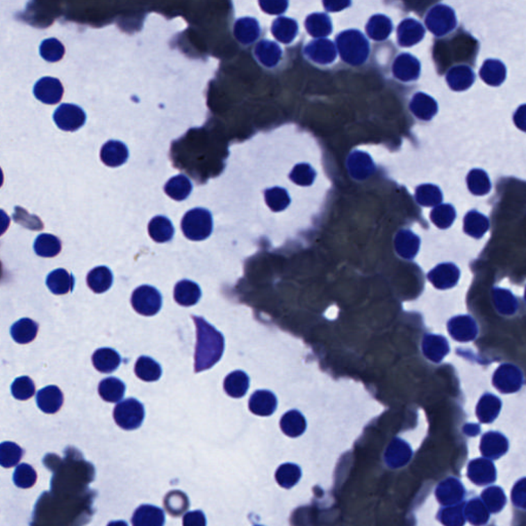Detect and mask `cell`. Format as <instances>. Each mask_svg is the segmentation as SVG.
Returning a JSON list of instances; mask_svg holds the SVG:
<instances>
[{"label":"cell","instance_id":"6da1fadb","mask_svg":"<svg viewBox=\"0 0 526 526\" xmlns=\"http://www.w3.org/2000/svg\"><path fill=\"white\" fill-rule=\"evenodd\" d=\"M197 328V345L195 351V372L212 368L222 357L224 337L210 325L204 318L192 315Z\"/></svg>","mask_w":526,"mask_h":526},{"label":"cell","instance_id":"7a4b0ae2","mask_svg":"<svg viewBox=\"0 0 526 526\" xmlns=\"http://www.w3.org/2000/svg\"><path fill=\"white\" fill-rule=\"evenodd\" d=\"M183 235L190 240L208 239L213 231L211 212L203 208H195L186 212L181 221Z\"/></svg>","mask_w":526,"mask_h":526},{"label":"cell","instance_id":"3957f363","mask_svg":"<svg viewBox=\"0 0 526 526\" xmlns=\"http://www.w3.org/2000/svg\"><path fill=\"white\" fill-rule=\"evenodd\" d=\"M145 411L142 403L137 399H126L115 406L113 418L117 426L124 430H136L142 425Z\"/></svg>","mask_w":526,"mask_h":526},{"label":"cell","instance_id":"277c9868","mask_svg":"<svg viewBox=\"0 0 526 526\" xmlns=\"http://www.w3.org/2000/svg\"><path fill=\"white\" fill-rule=\"evenodd\" d=\"M131 302L137 313L146 317H151L162 309V294L154 287L142 285L133 292Z\"/></svg>","mask_w":526,"mask_h":526},{"label":"cell","instance_id":"5b68a950","mask_svg":"<svg viewBox=\"0 0 526 526\" xmlns=\"http://www.w3.org/2000/svg\"><path fill=\"white\" fill-rule=\"evenodd\" d=\"M426 24L436 36H443L454 30L457 19L450 6L438 4L427 15Z\"/></svg>","mask_w":526,"mask_h":526},{"label":"cell","instance_id":"8992f818","mask_svg":"<svg viewBox=\"0 0 526 526\" xmlns=\"http://www.w3.org/2000/svg\"><path fill=\"white\" fill-rule=\"evenodd\" d=\"M525 377L523 371L512 364H502L495 370L493 384L504 394L518 392L523 386Z\"/></svg>","mask_w":526,"mask_h":526},{"label":"cell","instance_id":"52a82bcc","mask_svg":"<svg viewBox=\"0 0 526 526\" xmlns=\"http://www.w3.org/2000/svg\"><path fill=\"white\" fill-rule=\"evenodd\" d=\"M54 122L58 128L66 132L77 131L85 124L87 115L85 111L74 104H61L54 113Z\"/></svg>","mask_w":526,"mask_h":526},{"label":"cell","instance_id":"ba28073f","mask_svg":"<svg viewBox=\"0 0 526 526\" xmlns=\"http://www.w3.org/2000/svg\"><path fill=\"white\" fill-rule=\"evenodd\" d=\"M447 329L452 338L461 343L474 340L478 335V326L471 315H457L450 320Z\"/></svg>","mask_w":526,"mask_h":526},{"label":"cell","instance_id":"9c48e42d","mask_svg":"<svg viewBox=\"0 0 526 526\" xmlns=\"http://www.w3.org/2000/svg\"><path fill=\"white\" fill-rule=\"evenodd\" d=\"M63 93L61 81L54 77H42L34 85V96L44 104H57L61 100Z\"/></svg>","mask_w":526,"mask_h":526},{"label":"cell","instance_id":"30bf717a","mask_svg":"<svg viewBox=\"0 0 526 526\" xmlns=\"http://www.w3.org/2000/svg\"><path fill=\"white\" fill-rule=\"evenodd\" d=\"M459 268L454 263H442L428 274L429 281L437 289L445 290L454 287L459 280Z\"/></svg>","mask_w":526,"mask_h":526},{"label":"cell","instance_id":"8fae6325","mask_svg":"<svg viewBox=\"0 0 526 526\" xmlns=\"http://www.w3.org/2000/svg\"><path fill=\"white\" fill-rule=\"evenodd\" d=\"M422 351L427 359L440 363L450 353V345L441 335L426 334L422 338Z\"/></svg>","mask_w":526,"mask_h":526},{"label":"cell","instance_id":"7c38bea8","mask_svg":"<svg viewBox=\"0 0 526 526\" xmlns=\"http://www.w3.org/2000/svg\"><path fill=\"white\" fill-rule=\"evenodd\" d=\"M412 455V450L404 440L395 438L384 452V461L392 469L406 465Z\"/></svg>","mask_w":526,"mask_h":526},{"label":"cell","instance_id":"4fadbf2b","mask_svg":"<svg viewBox=\"0 0 526 526\" xmlns=\"http://www.w3.org/2000/svg\"><path fill=\"white\" fill-rule=\"evenodd\" d=\"M63 393L56 386H46L36 395L38 406L44 413L54 414L59 411L63 405Z\"/></svg>","mask_w":526,"mask_h":526},{"label":"cell","instance_id":"5bb4252c","mask_svg":"<svg viewBox=\"0 0 526 526\" xmlns=\"http://www.w3.org/2000/svg\"><path fill=\"white\" fill-rule=\"evenodd\" d=\"M101 161L108 167H120L126 164L129 158V149L126 144L117 140H110L104 144L101 149Z\"/></svg>","mask_w":526,"mask_h":526},{"label":"cell","instance_id":"9a60e30c","mask_svg":"<svg viewBox=\"0 0 526 526\" xmlns=\"http://www.w3.org/2000/svg\"><path fill=\"white\" fill-rule=\"evenodd\" d=\"M277 406L278 400L270 391H256L249 400V409L256 416H272L276 411Z\"/></svg>","mask_w":526,"mask_h":526},{"label":"cell","instance_id":"2e32d148","mask_svg":"<svg viewBox=\"0 0 526 526\" xmlns=\"http://www.w3.org/2000/svg\"><path fill=\"white\" fill-rule=\"evenodd\" d=\"M202 297L201 287L190 280H181L174 288V299L182 306L197 304Z\"/></svg>","mask_w":526,"mask_h":526},{"label":"cell","instance_id":"e0dca14e","mask_svg":"<svg viewBox=\"0 0 526 526\" xmlns=\"http://www.w3.org/2000/svg\"><path fill=\"white\" fill-rule=\"evenodd\" d=\"M446 81L450 89L454 91H466L471 88L475 81V73L470 66H454L446 74Z\"/></svg>","mask_w":526,"mask_h":526},{"label":"cell","instance_id":"ac0fdd59","mask_svg":"<svg viewBox=\"0 0 526 526\" xmlns=\"http://www.w3.org/2000/svg\"><path fill=\"white\" fill-rule=\"evenodd\" d=\"M132 523L133 526H164V511L151 504H142L135 511Z\"/></svg>","mask_w":526,"mask_h":526},{"label":"cell","instance_id":"d6986e66","mask_svg":"<svg viewBox=\"0 0 526 526\" xmlns=\"http://www.w3.org/2000/svg\"><path fill=\"white\" fill-rule=\"evenodd\" d=\"M420 240L410 231H401L395 239V249L402 258L413 259L420 250Z\"/></svg>","mask_w":526,"mask_h":526},{"label":"cell","instance_id":"ffe728a7","mask_svg":"<svg viewBox=\"0 0 526 526\" xmlns=\"http://www.w3.org/2000/svg\"><path fill=\"white\" fill-rule=\"evenodd\" d=\"M94 366L99 372L111 373L119 368L122 358L115 350L110 347H102L97 350L92 357Z\"/></svg>","mask_w":526,"mask_h":526},{"label":"cell","instance_id":"44dd1931","mask_svg":"<svg viewBox=\"0 0 526 526\" xmlns=\"http://www.w3.org/2000/svg\"><path fill=\"white\" fill-rule=\"evenodd\" d=\"M47 286L54 294L64 295L72 291L74 278L64 268H58L49 274L47 278Z\"/></svg>","mask_w":526,"mask_h":526},{"label":"cell","instance_id":"7402d4cb","mask_svg":"<svg viewBox=\"0 0 526 526\" xmlns=\"http://www.w3.org/2000/svg\"><path fill=\"white\" fill-rule=\"evenodd\" d=\"M87 283L92 291L104 293L113 286V272L107 266H97L88 274Z\"/></svg>","mask_w":526,"mask_h":526},{"label":"cell","instance_id":"603a6c76","mask_svg":"<svg viewBox=\"0 0 526 526\" xmlns=\"http://www.w3.org/2000/svg\"><path fill=\"white\" fill-rule=\"evenodd\" d=\"M506 66L499 60H486L480 69L481 79L493 87L501 85L506 79Z\"/></svg>","mask_w":526,"mask_h":526},{"label":"cell","instance_id":"cb8c5ba5","mask_svg":"<svg viewBox=\"0 0 526 526\" xmlns=\"http://www.w3.org/2000/svg\"><path fill=\"white\" fill-rule=\"evenodd\" d=\"M148 233L156 243H167L173 239L175 229L166 216L154 217L148 224Z\"/></svg>","mask_w":526,"mask_h":526},{"label":"cell","instance_id":"d4e9b609","mask_svg":"<svg viewBox=\"0 0 526 526\" xmlns=\"http://www.w3.org/2000/svg\"><path fill=\"white\" fill-rule=\"evenodd\" d=\"M249 386H250V379L244 371L237 370L229 373L224 379V391L229 396L233 398L239 399L247 394Z\"/></svg>","mask_w":526,"mask_h":526},{"label":"cell","instance_id":"484cf974","mask_svg":"<svg viewBox=\"0 0 526 526\" xmlns=\"http://www.w3.org/2000/svg\"><path fill=\"white\" fill-rule=\"evenodd\" d=\"M99 395L109 403L120 402L126 394V384L117 377H107L98 386Z\"/></svg>","mask_w":526,"mask_h":526},{"label":"cell","instance_id":"4316f807","mask_svg":"<svg viewBox=\"0 0 526 526\" xmlns=\"http://www.w3.org/2000/svg\"><path fill=\"white\" fill-rule=\"evenodd\" d=\"M164 190L171 199L178 202L184 201L192 192V183L188 176L180 174L175 177H172L167 182Z\"/></svg>","mask_w":526,"mask_h":526},{"label":"cell","instance_id":"83f0119b","mask_svg":"<svg viewBox=\"0 0 526 526\" xmlns=\"http://www.w3.org/2000/svg\"><path fill=\"white\" fill-rule=\"evenodd\" d=\"M38 332V324L29 318L19 320L10 328V335L20 345L31 343Z\"/></svg>","mask_w":526,"mask_h":526},{"label":"cell","instance_id":"f1b7e54d","mask_svg":"<svg viewBox=\"0 0 526 526\" xmlns=\"http://www.w3.org/2000/svg\"><path fill=\"white\" fill-rule=\"evenodd\" d=\"M489 229V220L486 216L472 210L463 219V231L467 235L481 239Z\"/></svg>","mask_w":526,"mask_h":526},{"label":"cell","instance_id":"f546056e","mask_svg":"<svg viewBox=\"0 0 526 526\" xmlns=\"http://www.w3.org/2000/svg\"><path fill=\"white\" fill-rule=\"evenodd\" d=\"M280 426L287 436L296 438L306 432V420L297 410H290L281 418Z\"/></svg>","mask_w":526,"mask_h":526},{"label":"cell","instance_id":"4dcf8cb0","mask_svg":"<svg viewBox=\"0 0 526 526\" xmlns=\"http://www.w3.org/2000/svg\"><path fill=\"white\" fill-rule=\"evenodd\" d=\"M135 373L141 381L152 383L162 377V367L152 358L142 356L135 364Z\"/></svg>","mask_w":526,"mask_h":526},{"label":"cell","instance_id":"1f68e13d","mask_svg":"<svg viewBox=\"0 0 526 526\" xmlns=\"http://www.w3.org/2000/svg\"><path fill=\"white\" fill-rule=\"evenodd\" d=\"M493 304L501 315H512L518 310V302L512 292L502 288L493 290Z\"/></svg>","mask_w":526,"mask_h":526},{"label":"cell","instance_id":"d6a6232c","mask_svg":"<svg viewBox=\"0 0 526 526\" xmlns=\"http://www.w3.org/2000/svg\"><path fill=\"white\" fill-rule=\"evenodd\" d=\"M62 244L59 238L49 233H42L34 242V251L40 257L57 256L61 252Z\"/></svg>","mask_w":526,"mask_h":526},{"label":"cell","instance_id":"836d02e7","mask_svg":"<svg viewBox=\"0 0 526 526\" xmlns=\"http://www.w3.org/2000/svg\"><path fill=\"white\" fill-rule=\"evenodd\" d=\"M502 402L497 396L485 394L479 401L477 414L481 422H491L497 418L501 410Z\"/></svg>","mask_w":526,"mask_h":526},{"label":"cell","instance_id":"e575fe53","mask_svg":"<svg viewBox=\"0 0 526 526\" xmlns=\"http://www.w3.org/2000/svg\"><path fill=\"white\" fill-rule=\"evenodd\" d=\"M468 188L475 195H487L491 190V182L486 172L474 169L467 176Z\"/></svg>","mask_w":526,"mask_h":526},{"label":"cell","instance_id":"d590c367","mask_svg":"<svg viewBox=\"0 0 526 526\" xmlns=\"http://www.w3.org/2000/svg\"><path fill=\"white\" fill-rule=\"evenodd\" d=\"M412 110L420 120H430L437 113L438 105L431 97L418 94L412 102Z\"/></svg>","mask_w":526,"mask_h":526},{"label":"cell","instance_id":"8d00e7d4","mask_svg":"<svg viewBox=\"0 0 526 526\" xmlns=\"http://www.w3.org/2000/svg\"><path fill=\"white\" fill-rule=\"evenodd\" d=\"M302 477V469L295 463H284L276 472V480L284 488H291Z\"/></svg>","mask_w":526,"mask_h":526},{"label":"cell","instance_id":"74e56055","mask_svg":"<svg viewBox=\"0 0 526 526\" xmlns=\"http://www.w3.org/2000/svg\"><path fill=\"white\" fill-rule=\"evenodd\" d=\"M457 217V212L454 206L450 204L440 205L431 212V220L436 227L441 229H446L452 227Z\"/></svg>","mask_w":526,"mask_h":526},{"label":"cell","instance_id":"f35d334b","mask_svg":"<svg viewBox=\"0 0 526 526\" xmlns=\"http://www.w3.org/2000/svg\"><path fill=\"white\" fill-rule=\"evenodd\" d=\"M40 53L46 61L55 63L63 58L65 48L57 38H49V40H44L40 44Z\"/></svg>","mask_w":526,"mask_h":526},{"label":"cell","instance_id":"ab89813d","mask_svg":"<svg viewBox=\"0 0 526 526\" xmlns=\"http://www.w3.org/2000/svg\"><path fill=\"white\" fill-rule=\"evenodd\" d=\"M22 457V448L13 442H4L0 446V463L3 468L14 467Z\"/></svg>","mask_w":526,"mask_h":526},{"label":"cell","instance_id":"60d3db41","mask_svg":"<svg viewBox=\"0 0 526 526\" xmlns=\"http://www.w3.org/2000/svg\"><path fill=\"white\" fill-rule=\"evenodd\" d=\"M10 390H12V394L15 398L25 401L31 398L35 394V384L30 377H21L15 379Z\"/></svg>","mask_w":526,"mask_h":526},{"label":"cell","instance_id":"b9f144b4","mask_svg":"<svg viewBox=\"0 0 526 526\" xmlns=\"http://www.w3.org/2000/svg\"><path fill=\"white\" fill-rule=\"evenodd\" d=\"M442 192L439 188L435 186H422L418 188L416 192V199L418 203L425 207H431L436 206L442 202Z\"/></svg>","mask_w":526,"mask_h":526},{"label":"cell","instance_id":"7bdbcfd3","mask_svg":"<svg viewBox=\"0 0 526 526\" xmlns=\"http://www.w3.org/2000/svg\"><path fill=\"white\" fill-rule=\"evenodd\" d=\"M36 482V472L31 466L22 463L14 473V483L20 488H30Z\"/></svg>","mask_w":526,"mask_h":526},{"label":"cell","instance_id":"ee69618b","mask_svg":"<svg viewBox=\"0 0 526 526\" xmlns=\"http://www.w3.org/2000/svg\"><path fill=\"white\" fill-rule=\"evenodd\" d=\"M205 514L202 511H192V512L186 513L183 517V526H206Z\"/></svg>","mask_w":526,"mask_h":526},{"label":"cell","instance_id":"f6af8a7d","mask_svg":"<svg viewBox=\"0 0 526 526\" xmlns=\"http://www.w3.org/2000/svg\"><path fill=\"white\" fill-rule=\"evenodd\" d=\"M513 120H514L517 128L520 129L523 132H526V104L518 107V109L515 111Z\"/></svg>","mask_w":526,"mask_h":526},{"label":"cell","instance_id":"bcb514c9","mask_svg":"<svg viewBox=\"0 0 526 526\" xmlns=\"http://www.w3.org/2000/svg\"><path fill=\"white\" fill-rule=\"evenodd\" d=\"M107 526H128V525L124 521H113Z\"/></svg>","mask_w":526,"mask_h":526},{"label":"cell","instance_id":"7dc6e473","mask_svg":"<svg viewBox=\"0 0 526 526\" xmlns=\"http://www.w3.org/2000/svg\"><path fill=\"white\" fill-rule=\"evenodd\" d=\"M525 300H526V288H525Z\"/></svg>","mask_w":526,"mask_h":526},{"label":"cell","instance_id":"c3c4849f","mask_svg":"<svg viewBox=\"0 0 526 526\" xmlns=\"http://www.w3.org/2000/svg\"><path fill=\"white\" fill-rule=\"evenodd\" d=\"M256 526H261V525H256Z\"/></svg>","mask_w":526,"mask_h":526}]
</instances>
